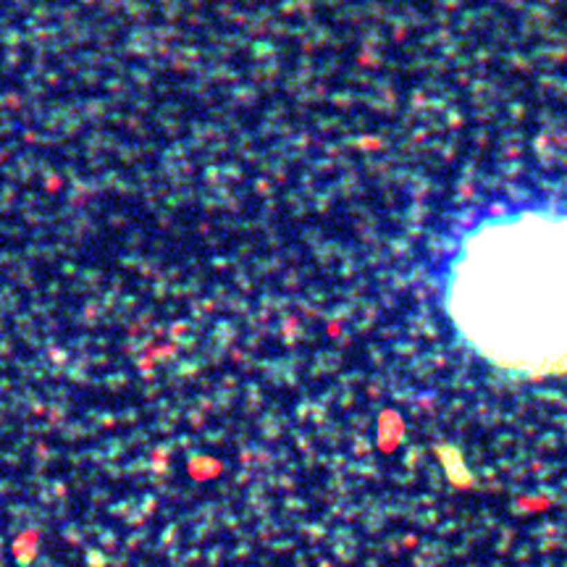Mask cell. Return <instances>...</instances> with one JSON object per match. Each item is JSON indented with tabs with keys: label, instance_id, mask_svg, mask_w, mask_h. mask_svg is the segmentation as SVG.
<instances>
[{
	"label": "cell",
	"instance_id": "obj_1",
	"mask_svg": "<svg viewBox=\"0 0 567 567\" xmlns=\"http://www.w3.org/2000/svg\"><path fill=\"white\" fill-rule=\"evenodd\" d=\"M447 313L494 368L567 373V210L528 207L478 221L449 263Z\"/></svg>",
	"mask_w": 567,
	"mask_h": 567
}]
</instances>
